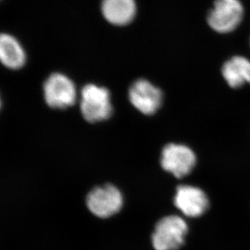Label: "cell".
Instances as JSON below:
<instances>
[{
    "instance_id": "52a82bcc",
    "label": "cell",
    "mask_w": 250,
    "mask_h": 250,
    "mask_svg": "<svg viewBox=\"0 0 250 250\" xmlns=\"http://www.w3.org/2000/svg\"><path fill=\"white\" fill-rule=\"evenodd\" d=\"M128 98L132 106L142 113L150 116L155 113L161 106L163 94L159 88L147 80H137L128 92Z\"/></svg>"
},
{
    "instance_id": "3957f363",
    "label": "cell",
    "mask_w": 250,
    "mask_h": 250,
    "mask_svg": "<svg viewBox=\"0 0 250 250\" xmlns=\"http://www.w3.org/2000/svg\"><path fill=\"white\" fill-rule=\"evenodd\" d=\"M243 17L244 7L241 0H216L207 21L214 31L228 34L238 28Z\"/></svg>"
},
{
    "instance_id": "ba28073f",
    "label": "cell",
    "mask_w": 250,
    "mask_h": 250,
    "mask_svg": "<svg viewBox=\"0 0 250 250\" xmlns=\"http://www.w3.org/2000/svg\"><path fill=\"white\" fill-rule=\"evenodd\" d=\"M174 203L185 215L192 218L201 216L209 207V200L206 193L194 186H179Z\"/></svg>"
},
{
    "instance_id": "8fae6325",
    "label": "cell",
    "mask_w": 250,
    "mask_h": 250,
    "mask_svg": "<svg viewBox=\"0 0 250 250\" xmlns=\"http://www.w3.org/2000/svg\"><path fill=\"white\" fill-rule=\"evenodd\" d=\"M137 7L134 0H103L102 12L107 21L115 25H125L132 21Z\"/></svg>"
},
{
    "instance_id": "30bf717a",
    "label": "cell",
    "mask_w": 250,
    "mask_h": 250,
    "mask_svg": "<svg viewBox=\"0 0 250 250\" xmlns=\"http://www.w3.org/2000/svg\"><path fill=\"white\" fill-rule=\"evenodd\" d=\"M222 75L227 84L233 89L250 84V61L245 56H236L224 62Z\"/></svg>"
},
{
    "instance_id": "7c38bea8",
    "label": "cell",
    "mask_w": 250,
    "mask_h": 250,
    "mask_svg": "<svg viewBox=\"0 0 250 250\" xmlns=\"http://www.w3.org/2000/svg\"><path fill=\"white\" fill-rule=\"evenodd\" d=\"M0 107H1V100H0Z\"/></svg>"
},
{
    "instance_id": "9c48e42d",
    "label": "cell",
    "mask_w": 250,
    "mask_h": 250,
    "mask_svg": "<svg viewBox=\"0 0 250 250\" xmlns=\"http://www.w3.org/2000/svg\"><path fill=\"white\" fill-rule=\"evenodd\" d=\"M26 53L21 44L9 34H0V62L4 67L18 70L24 67Z\"/></svg>"
},
{
    "instance_id": "7a4b0ae2",
    "label": "cell",
    "mask_w": 250,
    "mask_h": 250,
    "mask_svg": "<svg viewBox=\"0 0 250 250\" xmlns=\"http://www.w3.org/2000/svg\"><path fill=\"white\" fill-rule=\"evenodd\" d=\"M186 221L177 215L164 217L157 223L152 243L155 250H178L184 246L188 233Z\"/></svg>"
},
{
    "instance_id": "277c9868",
    "label": "cell",
    "mask_w": 250,
    "mask_h": 250,
    "mask_svg": "<svg viewBox=\"0 0 250 250\" xmlns=\"http://www.w3.org/2000/svg\"><path fill=\"white\" fill-rule=\"evenodd\" d=\"M44 99L54 109H65L77 101V89L72 80L62 73H53L43 84Z\"/></svg>"
},
{
    "instance_id": "5b68a950",
    "label": "cell",
    "mask_w": 250,
    "mask_h": 250,
    "mask_svg": "<svg viewBox=\"0 0 250 250\" xmlns=\"http://www.w3.org/2000/svg\"><path fill=\"white\" fill-rule=\"evenodd\" d=\"M121 191L111 185L97 187L89 192L86 198L87 207L95 216L106 219L120 212L123 207Z\"/></svg>"
},
{
    "instance_id": "6da1fadb",
    "label": "cell",
    "mask_w": 250,
    "mask_h": 250,
    "mask_svg": "<svg viewBox=\"0 0 250 250\" xmlns=\"http://www.w3.org/2000/svg\"><path fill=\"white\" fill-rule=\"evenodd\" d=\"M81 111L84 120L89 123H97L110 118L112 105L108 89L94 84L84 85L82 90Z\"/></svg>"
},
{
    "instance_id": "8992f818",
    "label": "cell",
    "mask_w": 250,
    "mask_h": 250,
    "mask_svg": "<svg viewBox=\"0 0 250 250\" xmlns=\"http://www.w3.org/2000/svg\"><path fill=\"white\" fill-rule=\"evenodd\" d=\"M196 155L185 145H167L161 154L162 167L173 174L176 178H182L192 171L196 165Z\"/></svg>"
}]
</instances>
